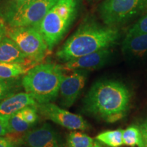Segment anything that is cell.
I'll use <instances>...</instances> for the list:
<instances>
[{"mask_svg":"<svg viewBox=\"0 0 147 147\" xmlns=\"http://www.w3.org/2000/svg\"><path fill=\"white\" fill-rule=\"evenodd\" d=\"M121 36L117 27L102 25L92 17H87L73 34L56 52V57L65 63L103 49H110Z\"/></svg>","mask_w":147,"mask_h":147,"instance_id":"6da1fadb","label":"cell"},{"mask_svg":"<svg viewBox=\"0 0 147 147\" xmlns=\"http://www.w3.org/2000/svg\"><path fill=\"white\" fill-rule=\"evenodd\" d=\"M131 93L125 84L117 80L97 81L84 97L83 108L89 115L107 123L122 119L129 108Z\"/></svg>","mask_w":147,"mask_h":147,"instance_id":"7a4b0ae2","label":"cell"},{"mask_svg":"<svg viewBox=\"0 0 147 147\" xmlns=\"http://www.w3.org/2000/svg\"><path fill=\"white\" fill-rule=\"evenodd\" d=\"M63 73V66L54 62L40 63L24 75L21 85L38 104L50 103L59 95Z\"/></svg>","mask_w":147,"mask_h":147,"instance_id":"3957f363","label":"cell"},{"mask_svg":"<svg viewBox=\"0 0 147 147\" xmlns=\"http://www.w3.org/2000/svg\"><path fill=\"white\" fill-rule=\"evenodd\" d=\"M78 9L79 0H58L45 17L33 26L43 37L51 52L67 32Z\"/></svg>","mask_w":147,"mask_h":147,"instance_id":"277c9868","label":"cell"},{"mask_svg":"<svg viewBox=\"0 0 147 147\" xmlns=\"http://www.w3.org/2000/svg\"><path fill=\"white\" fill-rule=\"evenodd\" d=\"M58 0L10 1L0 10V18L8 27L34 26L45 17Z\"/></svg>","mask_w":147,"mask_h":147,"instance_id":"5b68a950","label":"cell"},{"mask_svg":"<svg viewBox=\"0 0 147 147\" xmlns=\"http://www.w3.org/2000/svg\"><path fill=\"white\" fill-rule=\"evenodd\" d=\"M106 25L117 27L147 12V0H104L98 8Z\"/></svg>","mask_w":147,"mask_h":147,"instance_id":"8992f818","label":"cell"},{"mask_svg":"<svg viewBox=\"0 0 147 147\" xmlns=\"http://www.w3.org/2000/svg\"><path fill=\"white\" fill-rule=\"evenodd\" d=\"M6 36L35 64L41 63L51 53L43 37L33 26L8 27Z\"/></svg>","mask_w":147,"mask_h":147,"instance_id":"52a82bcc","label":"cell"},{"mask_svg":"<svg viewBox=\"0 0 147 147\" xmlns=\"http://www.w3.org/2000/svg\"><path fill=\"white\" fill-rule=\"evenodd\" d=\"M36 109L45 118L70 130H87L89 125L81 116L62 109L52 103L37 104Z\"/></svg>","mask_w":147,"mask_h":147,"instance_id":"ba28073f","label":"cell"},{"mask_svg":"<svg viewBox=\"0 0 147 147\" xmlns=\"http://www.w3.org/2000/svg\"><path fill=\"white\" fill-rule=\"evenodd\" d=\"M87 76L84 70H73L68 74L63 73L59 93L62 106L69 108L74 104L84 87Z\"/></svg>","mask_w":147,"mask_h":147,"instance_id":"9c48e42d","label":"cell"},{"mask_svg":"<svg viewBox=\"0 0 147 147\" xmlns=\"http://www.w3.org/2000/svg\"><path fill=\"white\" fill-rule=\"evenodd\" d=\"M16 143L29 147H61L57 134L49 123L26 131Z\"/></svg>","mask_w":147,"mask_h":147,"instance_id":"30bf717a","label":"cell"},{"mask_svg":"<svg viewBox=\"0 0 147 147\" xmlns=\"http://www.w3.org/2000/svg\"><path fill=\"white\" fill-rule=\"evenodd\" d=\"M111 54L110 49H103L65 62L63 68L69 71H88L97 69L105 65Z\"/></svg>","mask_w":147,"mask_h":147,"instance_id":"8fae6325","label":"cell"},{"mask_svg":"<svg viewBox=\"0 0 147 147\" xmlns=\"http://www.w3.org/2000/svg\"><path fill=\"white\" fill-rule=\"evenodd\" d=\"M37 104L32 95L27 92L14 93L0 103V119L6 124L9 117L12 115L27 106H36Z\"/></svg>","mask_w":147,"mask_h":147,"instance_id":"7c38bea8","label":"cell"},{"mask_svg":"<svg viewBox=\"0 0 147 147\" xmlns=\"http://www.w3.org/2000/svg\"><path fill=\"white\" fill-rule=\"evenodd\" d=\"M0 62L35 64L20 50L15 42L7 36L0 40Z\"/></svg>","mask_w":147,"mask_h":147,"instance_id":"4fadbf2b","label":"cell"},{"mask_svg":"<svg viewBox=\"0 0 147 147\" xmlns=\"http://www.w3.org/2000/svg\"><path fill=\"white\" fill-rule=\"evenodd\" d=\"M125 55L142 57L147 53V33H127L122 42Z\"/></svg>","mask_w":147,"mask_h":147,"instance_id":"5bb4252c","label":"cell"},{"mask_svg":"<svg viewBox=\"0 0 147 147\" xmlns=\"http://www.w3.org/2000/svg\"><path fill=\"white\" fill-rule=\"evenodd\" d=\"M34 65L36 64L0 62V78H17L25 75Z\"/></svg>","mask_w":147,"mask_h":147,"instance_id":"9a60e30c","label":"cell"},{"mask_svg":"<svg viewBox=\"0 0 147 147\" xmlns=\"http://www.w3.org/2000/svg\"><path fill=\"white\" fill-rule=\"evenodd\" d=\"M6 126L8 134H17L26 132L32 127V125L29 124L23 119L21 110H20L9 117Z\"/></svg>","mask_w":147,"mask_h":147,"instance_id":"2e32d148","label":"cell"},{"mask_svg":"<svg viewBox=\"0 0 147 147\" xmlns=\"http://www.w3.org/2000/svg\"><path fill=\"white\" fill-rule=\"evenodd\" d=\"M95 141L87 134L79 131H71L67 137V147H93Z\"/></svg>","mask_w":147,"mask_h":147,"instance_id":"e0dca14e","label":"cell"},{"mask_svg":"<svg viewBox=\"0 0 147 147\" xmlns=\"http://www.w3.org/2000/svg\"><path fill=\"white\" fill-rule=\"evenodd\" d=\"M97 141L110 147H119L123 142V129L111 130L101 133L96 136Z\"/></svg>","mask_w":147,"mask_h":147,"instance_id":"ac0fdd59","label":"cell"},{"mask_svg":"<svg viewBox=\"0 0 147 147\" xmlns=\"http://www.w3.org/2000/svg\"><path fill=\"white\" fill-rule=\"evenodd\" d=\"M123 142L127 146L144 147L142 134L139 128L129 127L123 130Z\"/></svg>","mask_w":147,"mask_h":147,"instance_id":"d6986e66","label":"cell"},{"mask_svg":"<svg viewBox=\"0 0 147 147\" xmlns=\"http://www.w3.org/2000/svg\"><path fill=\"white\" fill-rule=\"evenodd\" d=\"M19 87L20 84L17 78H0V103L8 97L16 93V91L19 89Z\"/></svg>","mask_w":147,"mask_h":147,"instance_id":"ffe728a7","label":"cell"},{"mask_svg":"<svg viewBox=\"0 0 147 147\" xmlns=\"http://www.w3.org/2000/svg\"><path fill=\"white\" fill-rule=\"evenodd\" d=\"M21 113L23 119L32 125L38 120V110L36 109V106H27L23 108V110H21Z\"/></svg>","mask_w":147,"mask_h":147,"instance_id":"44dd1931","label":"cell"},{"mask_svg":"<svg viewBox=\"0 0 147 147\" xmlns=\"http://www.w3.org/2000/svg\"><path fill=\"white\" fill-rule=\"evenodd\" d=\"M127 33H147V12L132 25Z\"/></svg>","mask_w":147,"mask_h":147,"instance_id":"7402d4cb","label":"cell"},{"mask_svg":"<svg viewBox=\"0 0 147 147\" xmlns=\"http://www.w3.org/2000/svg\"><path fill=\"white\" fill-rule=\"evenodd\" d=\"M0 147H16V142L9 137H0Z\"/></svg>","mask_w":147,"mask_h":147,"instance_id":"603a6c76","label":"cell"},{"mask_svg":"<svg viewBox=\"0 0 147 147\" xmlns=\"http://www.w3.org/2000/svg\"><path fill=\"white\" fill-rule=\"evenodd\" d=\"M139 129L142 134L144 147H147V119L140 125Z\"/></svg>","mask_w":147,"mask_h":147,"instance_id":"cb8c5ba5","label":"cell"},{"mask_svg":"<svg viewBox=\"0 0 147 147\" xmlns=\"http://www.w3.org/2000/svg\"><path fill=\"white\" fill-rule=\"evenodd\" d=\"M8 134L6 124L0 119V137L7 135Z\"/></svg>","mask_w":147,"mask_h":147,"instance_id":"d4e9b609","label":"cell"},{"mask_svg":"<svg viewBox=\"0 0 147 147\" xmlns=\"http://www.w3.org/2000/svg\"><path fill=\"white\" fill-rule=\"evenodd\" d=\"M93 147H103V146L101 145V144L98 142V141H97V142H95V145Z\"/></svg>","mask_w":147,"mask_h":147,"instance_id":"484cf974","label":"cell"},{"mask_svg":"<svg viewBox=\"0 0 147 147\" xmlns=\"http://www.w3.org/2000/svg\"><path fill=\"white\" fill-rule=\"evenodd\" d=\"M10 1H18V0H10Z\"/></svg>","mask_w":147,"mask_h":147,"instance_id":"4316f807","label":"cell"},{"mask_svg":"<svg viewBox=\"0 0 147 147\" xmlns=\"http://www.w3.org/2000/svg\"><path fill=\"white\" fill-rule=\"evenodd\" d=\"M92 1H94V0H92Z\"/></svg>","mask_w":147,"mask_h":147,"instance_id":"83f0119b","label":"cell"}]
</instances>
